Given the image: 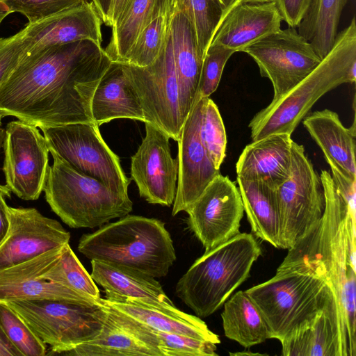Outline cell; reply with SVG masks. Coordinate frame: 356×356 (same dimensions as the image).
<instances>
[{
	"label": "cell",
	"instance_id": "277c9868",
	"mask_svg": "<svg viewBox=\"0 0 356 356\" xmlns=\"http://www.w3.org/2000/svg\"><path fill=\"white\" fill-rule=\"evenodd\" d=\"M78 250L90 260L154 278L165 277L176 260L171 236L161 220L129 214L83 234Z\"/></svg>",
	"mask_w": 356,
	"mask_h": 356
},
{
	"label": "cell",
	"instance_id": "bcb514c9",
	"mask_svg": "<svg viewBox=\"0 0 356 356\" xmlns=\"http://www.w3.org/2000/svg\"><path fill=\"white\" fill-rule=\"evenodd\" d=\"M104 24L108 26L111 0H91Z\"/></svg>",
	"mask_w": 356,
	"mask_h": 356
},
{
	"label": "cell",
	"instance_id": "ffe728a7",
	"mask_svg": "<svg viewBox=\"0 0 356 356\" xmlns=\"http://www.w3.org/2000/svg\"><path fill=\"white\" fill-rule=\"evenodd\" d=\"M282 21L274 1L239 3L226 13L210 45L243 51L249 45L279 31Z\"/></svg>",
	"mask_w": 356,
	"mask_h": 356
},
{
	"label": "cell",
	"instance_id": "603a6c76",
	"mask_svg": "<svg viewBox=\"0 0 356 356\" xmlns=\"http://www.w3.org/2000/svg\"><path fill=\"white\" fill-rule=\"evenodd\" d=\"M91 114L98 126L119 118L147 122L139 97L122 63L112 62L101 78L92 97Z\"/></svg>",
	"mask_w": 356,
	"mask_h": 356
},
{
	"label": "cell",
	"instance_id": "836d02e7",
	"mask_svg": "<svg viewBox=\"0 0 356 356\" xmlns=\"http://www.w3.org/2000/svg\"><path fill=\"white\" fill-rule=\"evenodd\" d=\"M172 11L156 17L143 30L128 51L123 63L143 67L156 60L169 38Z\"/></svg>",
	"mask_w": 356,
	"mask_h": 356
},
{
	"label": "cell",
	"instance_id": "4fadbf2b",
	"mask_svg": "<svg viewBox=\"0 0 356 356\" xmlns=\"http://www.w3.org/2000/svg\"><path fill=\"white\" fill-rule=\"evenodd\" d=\"M6 186L24 200L38 199L49 167V148L38 127L22 120L10 122L3 143Z\"/></svg>",
	"mask_w": 356,
	"mask_h": 356
},
{
	"label": "cell",
	"instance_id": "1f68e13d",
	"mask_svg": "<svg viewBox=\"0 0 356 356\" xmlns=\"http://www.w3.org/2000/svg\"><path fill=\"white\" fill-rule=\"evenodd\" d=\"M61 355L70 356H160L156 350L135 339L117 325L108 316L107 312L102 329L96 337L79 343Z\"/></svg>",
	"mask_w": 356,
	"mask_h": 356
},
{
	"label": "cell",
	"instance_id": "f35d334b",
	"mask_svg": "<svg viewBox=\"0 0 356 356\" xmlns=\"http://www.w3.org/2000/svg\"><path fill=\"white\" fill-rule=\"evenodd\" d=\"M10 13H19L33 23L91 0H1Z\"/></svg>",
	"mask_w": 356,
	"mask_h": 356
},
{
	"label": "cell",
	"instance_id": "9a60e30c",
	"mask_svg": "<svg viewBox=\"0 0 356 356\" xmlns=\"http://www.w3.org/2000/svg\"><path fill=\"white\" fill-rule=\"evenodd\" d=\"M145 136L131 157V179L147 202L170 207L175 200L178 159L171 156L169 136L150 122H145Z\"/></svg>",
	"mask_w": 356,
	"mask_h": 356
},
{
	"label": "cell",
	"instance_id": "d6986e66",
	"mask_svg": "<svg viewBox=\"0 0 356 356\" xmlns=\"http://www.w3.org/2000/svg\"><path fill=\"white\" fill-rule=\"evenodd\" d=\"M102 22L90 1L29 23L24 29L27 44L25 54L83 40L102 47Z\"/></svg>",
	"mask_w": 356,
	"mask_h": 356
},
{
	"label": "cell",
	"instance_id": "816d5d0a",
	"mask_svg": "<svg viewBox=\"0 0 356 356\" xmlns=\"http://www.w3.org/2000/svg\"><path fill=\"white\" fill-rule=\"evenodd\" d=\"M3 117L2 116V115L0 113V126L1 124V119L3 118Z\"/></svg>",
	"mask_w": 356,
	"mask_h": 356
},
{
	"label": "cell",
	"instance_id": "74e56055",
	"mask_svg": "<svg viewBox=\"0 0 356 356\" xmlns=\"http://www.w3.org/2000/svg\"><path fill=\"white\" fill-rule=\"evenodd\" d=\"M233 50L220 45H210L203 58L195 99L209 97L220 83L225 65Z\"/></svg>",
	"mask_w": 356,
	"mask_h": 356
},
{
	"label": "cell",
	"instance_id": "2e32d148",
	"mask_svg": "<svg viewBox=\"0 0 356 356\" xmlns=\"http://www.w3.org/2000/svg\"><path fill=\"white\" fill-rule=\"evenodd\" d=\"M8 211L10 227L0 245V269L69 243L70 232L36 209L8 207Z\"/></svg>",
	"mask_w": 356,
	"mask_h": 356
},
{
	"label": "cell",
	"instance_id": "7a4b0ae2",
	"mask_svg": "<svg viewBox=\"0 0 356 356\" xmlns=\"http://www.w3.org/2000/svg\"><path fill=\"white\" fill-rule=\"evenodd\" d=\"M325 208L322 217L295 244L277 270H295L324 280L339 312L343 356H356V213L322 170Z\"/></svg>",
	"mask_w": 356,
	"mask_h": 356
},
{
	"label": "cell",
	"instance_id": "60d3db41",
	"mask_svg": "<svg viewBox=\"0 0 356 356\" xmlns=\"http://www.w3.org/2000/svg\"><path fill=\"white\" fill-rule=\"evenodd\" d=\"M312 0H274L282 20L289 27H297L307 13Z\"/></svg>",
	"mask_w": 356,
	"mask_h": 356
},
{
	"label": "cell",
	"instance_id": "8fae6325",
	"mask_svg": "<svg viewBox=\"0 0 356 356\" xmlns=\"http://www.w3.org/2000/svg\"><path fill=\"white\" fill-rule=\"evenodd\" d=\"M150 122L177 141L186 120L169 38L156 60L147 67L122 63Z\"/></svg>",
	"mask_w": 356,
	"mask_h": 356
},
{
	"label": "cell",
	"instance_id": "f546056e",
	"mask_svg": "<svg viewBox=\"0 0 356 356\" xmlns=\"http://www.w3.org/2000/svg\"><path fill=\"white\" fill-rule=\"evenodd\" d=\"M221 317L226 337L243 347L250 348L271 339L264 318L245 291L236 292L225 302Z\"/></svg>",
	"mask_w": 356,
	"mask_h": 356
},
{
	"label": "cell",
	"instance_id": "30bf717a",
	"mask_svg": "<svg viewBox=\"0 0 356 356\" xmlns=\"http://www.w3.org/2000/svg\"><path fill=\"white\" fill-rule=\"evenodd\" d=\"M280 213V248L289 249L322 217L325 208L320 175L305 154L293 142L290 172L276 188Z\"/></svg>",
	"mask_w": 356,
	"mask_h": 356
},
{
	"label": "cell",
	"instance_id": "b9f144b4",
	"mask_svg": "<svg viewBox=\"0 0 356 356\" xmlns=\"http://www.w3.org/2000/svg\"><path fill=\"white\" fill-rule=\"evenodd\" d=\"M329 165L332 172L331 176L337 188L348 202L350 210L356 213V179L345 175L334 165L329 164Z\"/></svg>",
	"mask_w": 356,
	"mask_h": 356
},
{
	"label": "cell",
	"instance_id": "6da1fadb",
	"mask_svg": "<svg viewBox=\"0 0 356 356\" xmlns=\"http://www.w3.org/2000/svg\"><path fill=\"white\" fill-rule=\"evenodd\" d=\"M111 63L88 40L24 54L0 86V113L40 129L93 122L92 97Z\"/></svg>",
	"mask_w": 356,
	"mask_h": 356
},
{
	"label": "cell",
	"instance_id": "7dc6e473",
	"mask_svg": "<svg viewBox=\"0 0 356 356\" xmlns=\"http://www.w3.org/2000/svg\"><path fill=\"white\" fill-rule=\"evenodd\" d=\"M224 9L228 12L239 3H265L272 2L274 0H219Z\"/></svg>",
	"mask_w": 356,
	"mask_h": 356
},
{
	"label": "cell",
	"instance_id": "7c38bea8",
	"mask_svg": "<svg viewBox=\"0 0 356 356\" xmlns=\"http://www.w3.org/2000/svg\"><path fill=\"white\" fill-rule=\"evenodd\" d=\"M271 81L275 100L304 79L320 63L311 44L295 27L270 34L244 50Z\"/></svg>",
	"mask_w": 356,
	"mask_h": 356
},
{
	"label": "cell",
	"instance_id": "3957f363",
	"mask_svg": "<svg viewBox=\"0 0 356 356\" xmlns=\"http://www.w3.org/2000/svg\"><path fill=\"white\" fill-rule=\"evenodd\" d=\"M356 79V23L338 33L328 54L304 79L280 98L272 100L249 123L252 141L268 135H291L312 106L337 86Z\"/></svg>",
	"mask_w": 356,
	"mask_h": 356
},
{
	"label": "cell",
	"instance_id": "d6a6232c",
	"mask_svg": "<svg viewBox=\"0 0 356 356\" xmlns=\"http://www.w3.org/2000/svg\"><path fill=\"white\" fill-rule=\"evenodd\" d=\"M173 10L184 14L188 20L204 58L227 12L219 0H173Z\"/></svg>",
	"mask_w": 356,
	"mask_h": 356
},
{
	"label": "cell",
	"instance_id": "4dcf8cb0",
	"mask_svg": "<svg viewBox=\"0 0 356 356\" xmlns=\"http://www.w3.org/2000/svg\"><path fill=\"white\" fill-rule=\"evenodd\" d=\"M348 0H312L300 22L298 33L322 60L330 51L338 34L341 13Z\"/></svg>",
	"mask_w": 356,
	"mask_h": 356
},
{
	"label": "cell",
	"instance_id": "d4e9b609",
	"mask_svg": "<svg viewBox=\"0 0 356 356\" xmlns=\"http://www.w3.org/2000/svg\"><path fill=\"white\" fill-rule=\"evenodd\" d=\"M282 343L284 356H343L339 312L332 299L307 325Z\"/></svg>",
	"mask_w": 356,
	"mask_h": 356
},
{
	"label": "cell",
	"instance_id": "ab89813d",
	"mask_svg": "<svg viewBox=\"0 0 356 356\" xmlns=\"http://www.w3.org/2000/svg\"><path fill=\"white\" fill-rule=\"evenodd\" d=\"M26 49L24 29L12 36L0 38V86L17 66Z\"/></svg>",
	"mask_w": 356,
	"mask_h": 356
},
{
	"label": "cell",
	"instance_id": "e575fe53",
	"mask_svg": "<svg viewBox=\"0 0 356 356\" xmlns=\"http://www.w3.org/2000/svg\"><path fill=\"white\" fill-rule=\"evenodd\" d=\"M44 278L83 296L94 299L100 298L95 281L81 264L69 243L63 246L60 257L44 274Z\"/></svg>",
	"mask_w": 356,
	"mask_h": 356
},
{
	"label": "cell",
	"instance_id": "ba28073f",
	"mask_svg": "<svg viewBox=\"0 0 356 356\" xmlns=\"http://www.w3.org/2000/svg\"><path fill=\"white\" fill-rule=\"evenodd\" d=\"M45 344L50 355H61L96 337L106 318L102 305H88L54 299L7 302Z\"/></svg>",
	"mask_w": 356,
	"mask_h": 356
},
{
	"label": "cell",
	"instance_id": "8d00e7d4",
	"mask_svg": "<svg viewBox=\"0 0 356 356\" xmlns=\"http://www.w3.org/2000/svg\"><path fill=\"white\" fill-rule=\"evenodd\" d=\"M200 136L208 155L219 170L225 157L227 136L218 106L209 97H204Z\"/></svg>",
	"mask_w": 356,
	"mask_h": 356
},
{
	"label": "cell",
	"instance_id": "44dd1931",
	"mask_svg": "<svg viewBox=\"0 0 356 356\" xmlns=\"http://www.w3.org/2000/svg\"><path fill=\"white\" fill-rule=\"evenodd\" d=\"M293 142L286 133L252 141L245 147L236 162L237 177L263 181L277 188L289 177Z\"/></svg>",
	"mask_w": 356,
	"mask_h": 356
},
{
	"label": "cell",
	"instance_id": "5bb4252c",
	"mask_svg": "<svg viewBox=\"0 0 356 356\" xmlns=\"http://www.w3.org/2000/svg\"><path fill=\"white\" fill-rule=\"evenodd\" d=\"M186 212L190 229L207 250L240 233L244 209L238 187L219 174Z\"/></svg>",
	"mask_w": 356,
	"mask_h": 356
},
{
	"label": "cell",
	"instance_id": "f1b7e54d",
	"mask_svg": "<svg viewBox=\"0 0 356 356\" xmlns=\"http://www.w3.org/2000/svg\"><path fill=\"white\" fill-rule=\"evenodd\" d=\"M173 10V0H130L111 27L104 51L112 62L123 63L143 30L156 17Z\"/></svg>",
	"mask_w": 356,
	"mask_h": 356
},
{
	"label": "cell",
	"instance_id": "9c48e42d",
	"mask_svg": "<svg viewBox=\"0 0 356 356\" xmlns=\"http://www.w3.org/2000/svg\"><path fill=\"white\" fill-rule=\"evenodd\" d=\"M40 129L49 152H55L78 172L115 192L128 194L131 179L124 174L119 157L106 144L94 122Z\"/></svg>",
	"mask_w": 356,
	"mask_h": 356
},
{
	"label": "cell",
	"instance_id": "484cf974",
	"mask_svg": "<svg viewBox=\"0 0 356 356\" xmlns=\"http://www.w3.org/2000/svg\"><path fill=\"white\" fill-rule=\"evenodd\" d=\"M170 38L182 113L186 119L197 95L203 57L197 48L188 20L184 14L174 10L170 19Z\"/></svg>",
	"mask_w": 356,
	"mask_h": 356
},
{
	"label": "cell",
	"instance_id": "cb8c5ba5",
	"mask_svg": "<svg viewBox=\"0 0 356 356\" xmlns=\"http://www.w3.org/2000/svg\"><path fill=\"white\" fill-rule=\"evenodd\" d=\"M303 119L304 127L322 150L327 163L356 179L355 121L347 128L336 112L327 108Z\"/></svg>",
	"mask_w": 356,
	"mask_h": 356
},
{
	"label": "cell",
	"instance_id": "681fc988",
	"mask_svg": "<svg viewBox=\"0 0 356 356\" xmlns=\"http://www.w3.org/2000/svg\"><path fill=\"white\" fill-rule=\"evenodd\" d=\"M231 356H243V355H266V354L259 353H253L250 350H245L242 352H236V353H229Z\"/></svg>",
	"mask_w": 356,
	"mask_h": 356
},
{
	"label": "cell",
	"instance_id": "c3c4849f",
	"mask_svg": "<svg viewBox=\"0 0 356 356\" xmlns=\"http://www.w3.org/2000/svg\"><path fill=\"white\" fill-rule=\"evenodd\" d=\"M10 13L7 6L0 0V24L6 17Z\"/></svg>",
	"mask_w": 356,
	"mask_h": 356
},
{
	"label": "cell",
	"instance_id": "52a82bcc",
	"mask_svg": "<svg viewBox=\"0 0 356 356\" xmlns=\"http://www.w3.org/2000/svg\"><path fill=\"white\" fill-rule=\"evenodd\" d=\"M245 292L264 318L271 339L280 342L309 324L335 299L324 280L289 270H277L271 279Z\"/></svg>",
	"mask_w": 356,
	"mask_h": 356
},
{
	"label": "cell",
	"instance_id": "83f0119b",
	"mask_svg": "<svg viewBox=\"0 0 356 356\" xmlns=\"http://www.w3.org/2000/svg\"><path fill=\"white\" fill-rule=\"evenodd\" d=\"M244 211L254 236L280 248V213L276 188L259 180L236 177Z\"/></svg>",
	"mask_w": 356,
	"mask_h": 356
},
{
	"label": "cell",
	"instance_id": "e0dca14e",
	"mask_svg": "<svg viewBox=\"0 0 356 356\" xmlns=\"http://www.w3.org/2000/svg\"><path fill=\"white\" fill-rule=\"evenodd\" d=\"M204 97L197 98L181 130L178 142V178L172 215L186 211L220 174L200 136Z\"/></svg>",
	"mask_w": 356,
	"mask_h": 356
},
{
	"label": "cell",
	"instance_id": "ac0fdd59",
	"mask_svg": "<svg viewBox=\"0 0 356 356\" xmlns=\"http://www.w3.org/2000/svg\"><path fill=\"white\" fill-rule=\"evenodd\" d=\"M64 245L24 262L0 269V301L54 299L97 305L98 299L83 296L44 278V274L60 257Z\"/></svg>",
	"mask_w": 356,
	"mask_h": 356
},
{
	"label": "cell",
	"instance_id": "d590c367",
	"mask_svg": "<svg viewBox=\"0 0 356 356\" xmlns=\"http://www.w3.org/2000/svg\"><path fill=\"white\" fill-rule=\"evenodd\" d=\"M0 327L22 355L44 356L47 354L46 344L5 301H0Z\"/></svg>",
	"mask_w": 356,
	"mask_h": 356
},
{
	"label": "cell",
	"instance_id": "4316f807",
	"mask_svg": "<svg viewBox=\"0 0 356 356\" xmlns=\"http://www.w3.org/2000/svg\"><path fill=\"white\" fill-rule=\"evenodd\" d=\"M102 301L156 330L185 335L216 344L220 343L218 336L211 332L198 316L188 314L182 316L173 315L131 298L110 294H106Z\"/></svg>",
	"mask_w": 356,
	"mask_h": 356
},
{
	"label": "cell",
	"instance_id": "7402d4cb",
	"mask_svg": "<svg viewBox=\"0 0 356 356\" xmlns=\"http://www.w3.org/2000/svg\"><path fill=\"white\" fill-rule=\"evenodd\" d=\"M91 266L90 276L105 294L131 298L176 316L186 314L172 303L155 278L96 260H91Z\"/></svg>",
	"mask_w": 356,
	"mask_h": 356
},
{
	"label": "cell",
	"instance_id": "7bdbcfd3",
	"mask_svg": "<svg viewBox=\"0 0 356 356\" xmlns=\"http://www.w3.org/2000/svg\"><path fill=\"white\" fill-rule=\"evenodd\" d=\"M10 190L6 185L0 184V245L9 230L10 220L6 198L10 197Z\"/></svg>",
	"mask_w": 356,
	"mask_h": 356
},
{
	"label": "cell",
	"instance_id": "5b68a950",
	"mask_svg": "<svg viewBox=\"0 0 356 356\" xmlns=\"http://www.w3.org/2000/svg\"><path fill=\"white\" fill-rule=\"evenodd\" d=\"M261 254L253 234L238 233L205 250L177 282L176 295L197 316L208 317L249 277L254 262Z\"/></svg>",
	"mask_w": 356,
	"mask_h": 356
},
{
	"label": "cell",
	"instance_id": "8992f818",
	"mask_svg": "<svg viewBox=\"0 0 356 356\" xmlns=\"http://www.w3.org/2000/svg\"><path fill=\"white\" fill-rule=\"evenodd\" d=\"M49 152L54 162L48 167L43 191L52 211L69 227H99L132 211L128 194L78 172L55 152Z\"/></svg>",
	"mask_w": 356,
	"mask_h": 356
},
{
	"label": "cell",
	"instance_id": "ee69618b",
	"mask_svg": "<svg viewBox=\"0 0 356 356\" xmlns=\"http://www.w3.org/2000/svg\"><path fill=\"white\" fill-rule=\"evenodd\" d=\"M130 0H111L108 26L112 27Z\"/></svg>",
	"mask_w": 356,
	"mask_h": 356
},
{
	"label": "cell",
	"instance_id": "f6af8a7d",
	"mask_svg": "<svg viewBox=\"0 0 356 356\" xmlns=\"http://www.w3.org/2000/svg\"><path fill=\"white\" fill-rule=\"evenodd\" d=\"M0 356H22L21 353L10 342L1 327Z\"/></svg>",
	"mask_w": 356,
	"mask_h": 356
},
{
	"label": "cell",
	"instance_id": "f907efd6",
	"mask_svg": "<svg viewBox=\"0 0 356 356\" xmlns=\"http://www.w3.org/2000/svg\"><path fill=\"white\" fill-rule=\"evenodd\" d=\"M4 134H5V129L0 128V149L3 147Z\"/></svg>",
	"mask_w": 356,
	"mask_h": 356
}]
</instances>
